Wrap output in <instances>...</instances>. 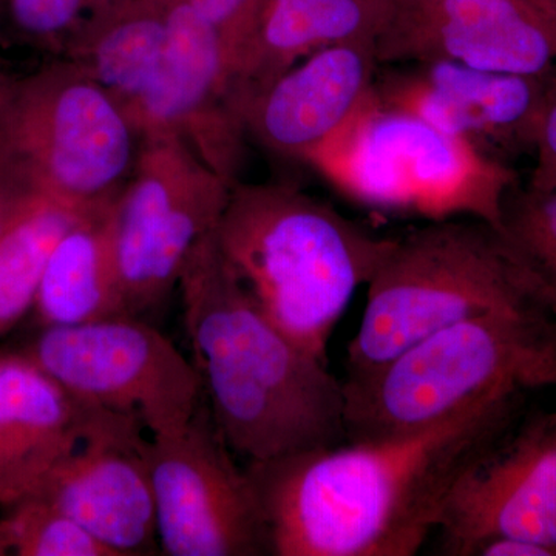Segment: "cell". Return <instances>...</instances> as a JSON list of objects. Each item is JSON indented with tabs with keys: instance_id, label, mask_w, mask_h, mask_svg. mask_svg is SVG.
<instances>
[{
	"instance_id": "14",
	"label": "cell",
	"mask_w": 556,
	"mask_h": 556,
	"mask_svg": "<svg viewBox=\"0 0 556 556\" xmlns=\"http://www.w3.org/2000/svg\"><path fill=\"white\" fill-rule=\"evenodd\" d=\"M383 65L452 61L515 75L556 73V0H396L376 42Z\"/></svg>"
},
{
	"instance_id": "5",
	"label": "cell",
	"mask_w": 556,
	"mask_h": 556,
	"mask_svg": "<svg viewBox=\"0 0 556 556\" xmlns=\"http://www.w3.org/2000/svg\"><path fill=\"white\" fill-rule=\"evenodd\" d=\"M492 313H548L497 226L434 219L394 241L367 285L346 378L382 367L442 329Z\"/></svg>"
},
{
	"instance_id": "9",
	"label": "cell",
	"mask_w": 556,
	"mask_h": 556,
	"mask_svg": "<svg viewBox=\"0 0 556 556\" xmlns=\"http://www.w3.org/2000/svg\"><path fill=\"white\" fill-rule=\"evenodd\" d=\"M232 186L179 139H141L113 214L129 316L159 308L178 287L190 251L218 225Z\"/></svg>"
},
{
	"instance_id": "3",
	"label": "cell",
	"mask_w": 556,
	"mask_h": 556,
	"mask_svg": "<svg viewBox=\"0 0 556 556\" xmlns=\"http://www.w3.org/2000/svg\"><path fill=\"white\" fill-rule=\"evenodd\" d=\"M214 237L266 317L325 362L348 305L396 241L292 186L241 181L230 189Z\"/></svg>"
},
{
	"instance_id": "15",
	"label": "cell",
	"mask_w": 556,
	"mask_h": 556,
	"mask_svg": "<svg viewBox=\"0 0 556 556\" xmlns=\"http://www.w3.org/2000/svg\"><path fill=\"white\" fill-rule=\"evenodd\" d=\"M142 431L135 417L91 407L78 445L33 495L67 515L115 556L160 551Z\"/></svg>"
},
{
	"instance_id": "20",
	"label": "cell",
	"mask_w": 556,
	"mask_h": 556,
	"mask_svg": "<svg viewBox=\"0 0 556 556\" xmlns=\"http://www.w3.org/2000/svg\"><path fill=\"white\" fill-rule=\"evenodd\" d=\"M170 0H109L70 40L67 60L124 112L148 89L169 31Z\"/></svg>"
},
{
	"instance_id": "10",
	"label": "cell",
	"mask_w": 556,
	"mask_h": 556,
	"mask_svg": "<svg viewBox=\"0 0 556 556\" xmlns=\"http://www.w3.org/2000/svg\"><path fill=\"white\" fill-rule=\"evenodd\" d=\"M160 552L169 556L270 555L268 522L247 467L200 405L188 426L149 438Z\"/></svg>"
},
{
	"instance_id": "25",
	"label": "cell",
	"mask_w": 556,
	"mask_h": 556,
	"mask_svg": "<svg viewBox=\"0 0 556 556\" xmlns=\"http://www.w3.org/2000/svg\"><path fill=\"white\" fill-rule=\"evenodd\" d=\"M222 36L230 65L239 61L263 0H188Z\"/></svg>"
},
{
	"instance_id": "22",
	"label": "cell",
	"mask_w": 556,
	"mask_h": 556,
	"mask_svg": "<svg viewBox=\"0 0 556 556\" xmlns=\"http://www.w3.org/2000/svg\"><path fill=\"white\" fill-rule=\"evenodd\" d=\"M501 233L538 298L556 316V190L515 186L501 215Z\"/></svg>"
},
{
	"instance_id": "23",
	"label": "cell",
	"mask_w": 556,
	"mask_h": 556,
	"mask_svg": "<svg viewBox=\"0 0 556 556\" xmlns=\"http://www.w3.org/2000/svg\"><path fill=\"white\" fill-rule=\"evenodd\" d=\"M115 556L72 518L38 496L5 508L0 556Z\"/></svg>"
},
{
	"instance_id": "8",
	"label": "cell",
	"mask_w": 556,
	"mask_h": 556,
	"mask_svg": "<svg viewBox=\"0 0 556 556\" xmlns=\"http://www.w3.org/2000/svg\"><path fill=\"white\" fill-rule=\"evenodd\" d=\"M22 353L83 404L135 417L150 438L178 433L200 407L193 362L139 317L46 327Z\"/></svg>"
},
{
	"instance_id": "27",
	"label": "cell",
	"mask_w": 556,
	"mask_h": 556,
	"mask_svg": "<svg viewBox=\"0 0 556 556\" xmlns=\"http://www.w3.org/2000/svg\"><path fill=\"white\" fill-rule=\"evenodd\" d=\"M35 193L0 175V237Z\"/></svg>"
},
{
	"instance_id": "11",
	"label": "cell",
	"mask_w": 556,
	"mask_h": 556,
	"mask_svg": "<svg viewBox=\"0 0 556 556\" xmlns=\"http://www.w3.org/2000/svg\"><path fill=\"white\" fill-rule=\"evenodd\" d=\"M127 116L139 138H177L230 185L240 181L248 135L233 105L228 53L188 0H170L163 56Z\"/></svg>"
},
{
	"instance_id": "18",
	"label": "cell",
	"mask_w": 556,
	"mask_h": 556,
	"mask_svg": "<svg viewBox=\"0 0 556 556\" xmlns=\"http://www.w3.org/2000/svg\"><path fill=\"white\" fill-rule=\"evenodd\" d=\"M396 0H263L233 79V100L339 43L378 42Z\"/></svg>"
},
{
	"instance_id": "21",
	"label": "cell",
	"mask_w": 556,
	"mask_h": 556,
	"mask_svg": "<svg viewBox=\"0 0 556 556\" xmlns=\"http://www.w3.org/2000/svg\"><path fill=\"white\" fill-rule=\"evenodd\" d=\"M90 208L35 193L0 237V336L33 311L54 248Z\"/></svg>"
},
{
	"instance_id": "26",
	"label": "cell",
	"mask_w": 556,
	"mask_h": 556,
	"mask_svg": "<svg viewBox=\"0 0 556 556\" xmlns=\"http://www.w3.org/2000/svg\"><path fill=\"white\" fill-rule=\"evenodd\" d=\"M533 159L535 164L526 185L527 188L541 190V192H554L556 190V100L552 102L541 124Z\"/></svg>"
},
{
	"instance_id": "1",
	"label": "cell",
	"mask_w": 556,
	"mask_h": 556,
	"mask_svg": "<svg viewBox=\"0 0 556 556\" xmlns=\"http://www.w3.org/2000/svg\"><path fill=\"white\" fill-rule=\"evenodd\" d=\"M527 394L431 426L248 463L273 556H412L438 529L460 477L525 416Z\"/></svg>"
},
{
	"instance_id": "13",
	"label": "cell",
	"mask_w": 556,
	"mask_h": 556,
	"mask_svg": "<svg viewBox=\"0 0 556 556\" xmlns=\"http://www.w3.org/2000/svg\"><path fill=\"white\" fill-rule=\"evenodd\" d=\"M441 554L473 556L489 541L556 555V409L519 419L456 482L439 519Z\"/></svg>"
},
{
	"instance_id": "16",
	"label": "cell",
	"mask_w": 556,
	"mask_h": 556,
	"mask_svg": "<svg viewBox=\"0 0 556 556\" xmlns=\"http://www.w3.org/2000/svg\"><path fill=\"white\" fill-rule=\"evenodd\" d=\"M379 68L376 43L327 47L249 91L237 113L263 148L306 163L371 94Z\"/></svg>"
},
{
	"instance_id": "7",
	"label": "cell",
	"mask_w": 556,
	"mask_h": 556,
	"mask_svg": "<svg viewBox=\"0 0 556 556\" xmlns=\"http://www.w3.org/2000/svg\"><path fill=\"white\" fill-rule=\"evenodd\" d=\"M141 138L112 94L75 62L0 76V175L78 207L118 199Z\"/></svg>"
},
{
	"instance_id": "4",
	"label": "cell",
	"mask_w": 556,
	"mask_h": 556,
	"mask_svg": "<svg viewBox=\"0 0 556 556\" xmlns=\"http://www.w3.org/2000/svg\"><path fill=\"white\" fill-rule=\"evenodd\" d=\"M543 388H556V316L468 318L345 379L346 442L409 433L471 405Z\"/></svg>"
},
{
	"instance_id": "2",
	"label": "cell",
	"mask_w": 556,
	"mask_h": 556,
	"mask_svg": "<svg viewBox=\"0 0 556 556\" xmlns=\"http://www.w3.org/2000/svg\"><path fill=\"white\" fill-rule=\"evenodd\" d=\"M178 288L207 408L233 455L265 463L345 444L343 382L266 317L214 230L190 251Z\"/></svg>"
},
{
	"instance_id": "12",
	"label": "cell",
	"mask_w": 556,
	"mask_h": 556,
	"mask_svg": "<svg viewBox=\"0 0 556 556\" xmlns=\"http://www.w3.org/2000/svg\"><path fill=\"white\" fill-rule=\"evenodd\" d=\"M375 97L514 164L533 156L541 124L556 100V73L515 75L452 61L387 65Z\"/></svg>"
},
{
	"instance_id": "6",
	"label": "cell",
	"mask_w": 556,
	"mask_h": 556,
	"mask_svg": "<svg viewBox=\"0 0 556 556\" xmlns=\"http://www.w3.org/2000/svg\"><path fill=\"white\" fill-rule=\"evenodd\" d=\"M306 164L343 195L368 206L434 219L473 217L500 228L514 164L493 159L375 91Z\"/></svg>"
},
{
	"instance_id": "24",
	"label": "cell",
	"mask_w": 556,
	"mask_h": 556,
	"mask_svg": "<svg viewBox=\"0 0 556 556\" xmlns=\"http://www.w3.org/2000/svg\"><path fill=\"white\" fill-rule=\"evenodd\" d=\"M109 0H0V31L67 49L94 11Z\"/></svg>"
},
{
	"instance_id": "17",
	"label": "cell",
	"mask_w": 556,
	"mask_h": 556,
	"mask_svg": "<svg viewBox=\"0 0 556 556\" xmlns=\"http://www.w3.org/2000/svg\"><path fill=\"white\" fill-rule=\"evenodd\" d=\"M90 412L27 354L0 353V507L38 493L78 445Z\"/></svg>"
},
{
	"instance_id": "19",
	"label": "cell",
	"mask_w": 556,
	"mask_h": 556,
	"mask_svg": "<svg viewBox=\"0 0 556 556\" xmlns=\"http://www.w3.org/2000/svg\"><path fill=\"white\" fill-rule=\"evenodd\" d=\"M116 200L87 211L54 248L33 306L42 328L129 316L113 237Z\"/></svg>"
}]
</instances>
